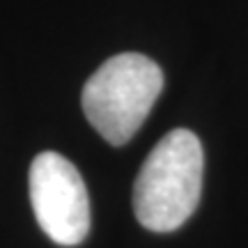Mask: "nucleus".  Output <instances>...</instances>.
<instances>
[{
    "label": "nucleus",
    "instance_id": "obj_1",
    "mask_svg": "<svg viewBox=\"0 0 248 248\" xmlns=\"http://www.w3.org/2000/svg\"><path fill=\"white\" fill-rule=\"evenodd\" d=\"M204 154L198 136L175 129L145 159L133 184V212L142 228L172 232L184 225L202 195Z\"/></svg>",
    "mask_w": 248,
    "mask_h": 248
},
{
    "label": "nucleus",
    "instance_id": "obj_3",
    "mask_svg": "<svg viewBox=\"0 0 248 248\" xmlns=\"http://www.w3.org/2000/svg\"><path fill=\"white\" fill-rule=\"evenodd\" d=\"M30 202L39 228L60 246H76L90 232V198L78 168L58 152H42L30 166Z\"/></svg>",
    "mask_w": 248,
    "mask_h": 248
},
{
    "label": "nucleus",
    "instance_id": "obj_2",
    "mask_svg": "<svg viewBox=\"0 0 248 248\" xmlns=\"http://www.w3.org/2000/svg\"><path fill=\"white\" fill-rule=\"evenodd\" d=\"M163 90V71L142 53L108 58L83 88V113L110 145H126Z\"/></svg>",
    "mask_w": 248,
    "mask_h": 248
}]
</instances>
